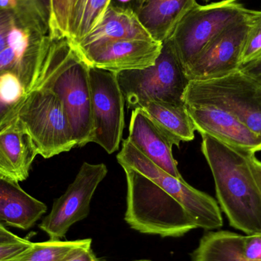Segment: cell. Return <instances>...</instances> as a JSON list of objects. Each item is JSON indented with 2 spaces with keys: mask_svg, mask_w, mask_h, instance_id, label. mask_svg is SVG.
Listing matches in <instances>:
<instances>
[{
  "mask_svg": "<svg viewBox=\"0 0 261 261\" xmlns=\"http://www.w3.org/2000/svg\"><path fill=\"white\" fill-rule=\"evenodd\" d=\"M112 0H76L67 39L73 44L81 42L102 21Z\"/></svg>",
  "mask_w": 261,
  "mask_h": 261,
  "instance_id": "cell-21",
  "label": "cell"
},
{
  "mask_svg": "<svg viewBox=\"0 0 261 261\" xmlns=\"http://www.w3.org/2000/svg\"><path fill=\"white\" fill-rule=\"evenodd\" d=\"M137 261H150V260H137Z\"/></svg>",
  "mask_w": 261,
  "mask_h": 261,
  "instance_id": "cell-36",
  "label": "cell"
},
{
  "mask_svg": "<svg viewBox=\"0 0 261 261\" xmlns=\"http://www.w3.org/2000/svg\"><path fill=\"white\" fill-rule=\"evenodd\" d=\"M239 70L245 74L251 76L261 84V58L242 64Z\"/></svg>",
  "mask_w": 261,
  "mask_h": 261,
  "instance_id": "cell-29",
  "label": "cell"
},
{
  "mask_svg": "<svg viewBox=\"0 0 261 261\" xmlns=\"http://www.w3.org/2000/svg\"><path fill=\"white\" fill-rule=\"evenodd\" d=\"M17 119L37 154L45 159L76 147L62 102L47 89L29 92Z\"/></svg>",
  "mask_w": 261,
  "mask_h": 261,
  "instance_id": "cell-5",
  "label": "cell"
},
{
  "mask_svg": "<svg viewBox=\"0 0 261 261\" xmlns=\"http://www.w3.org/2000/svg\"><path fill=\"white\" fill-rule=\"evenodd\" d=\"M24 239L18 237V236L8 230L3 224L0 223V245L16 243V242H21Z\"/></svg>",
  "mask_w": 261,
  "mask_h": 261,
  "instance_id": "cell-31",
  "label": "cell"
},
{
  "mask_svg": "<svg viewBox=\"0 0 261 261\" xmlns=\"http://www.w3.org/2000/svg\"><path fill=\"white\" fill-rule=\"evenodd\" d=\"M120 1H122V2H128V1H129V0H120Z\"/></svg>",
  "mask_w": 261,
  "mask_h": 261,
  "instance_id": "cell-35",
  "label": "cell"
},
{
  "mask_svg": "<svg viewBox=\"0 0 261 261\" xmlns=\"http://www.w3.org/2000/svg\"><path fill=\"white\" fill-rule=\"evenodd\" d=\"M247 11L240 0L196 4L181 20L168 39L184 68L218 35L244 19Z\"/></svg>",
  "mask_w": 261,
  "mask_h": 261,
  "instance_id": "cell-7",
  "label": "cell"
},
{
  "mask_svg": "<svg viewBox=\"0 0 261 261\" xmlns=\"http://www.w3.org/2000/svg\"><path fill=\"white\" fill-rule=\"evenodd\" d=\"M34 88L47 89L61 99L76 147H84L92 142L90 65L67 38L46 37L40 53Z\"/></svg>",
  "mask_w": 261,
  "mask_h": 261,
  "instance_id": "cell-1",
  "label": "cell"
},
{
  "mask_svg": "<svg viewBox=\"0 0 261 261\" xmlns=\"http://www.w3.org/2000/svg\"><path fill=\"white\" fill-rule=\"evenodd\" d=\"M121 166L127 179L125 221L132 229L162 238H179L197 228L177 199L138 170Z\"/></svg>",
  "mask_w": 261,
  "mask_h": 261,
  "instance_id": "cell-3",
  "label": "cell"
},
{
  "mask_svg": "<svg viewBox=\"0 0 261 261\" xmlns=\"http://www.w3.org/2000/svg\"><path fill=\"white\" fill-rule=\"evenodd\" d=\"M196 4V0H145L135 12L150 37L164 43Z\"/></svg>",
  "mask_w": 261,
  "mask_h": 261,
  "instance_id": "cell-17",
  "label": "cell"
},
{
  "mask_svg": "<svg viewBox=\"0 0 261 261\" xmlns=\"http://www.w3.org/2000/svg\"><path fill=\"white\" fill-rule=\"evenodd\" d=\"M249 31L242 58V64L261 58V10L248 9Z\"/></svg>",
  "mask_w": 261,
  "mask_h": 261,
  "instance_id": "cell-25",
  "label": "cell"
},
{
  "mask_svg": "<svg viewBox=\"0 0 261 261\" xmlns=\"http://www.w3.org/2000/svg\"><path fill=\"white\" fill-rule=\"evenodd\" d=\"M196 130L244 153L261 150V136L231 113L213 107H187Z\"/></svg>",
  "mask_w": 261,
  "mask_h": 261,
  "instance_id": "cell-13",
  "label": "cell"
},
{
  "mask_svg": "<svg viewBox=\"0 0 261 261\" xmlns=\"http://www.w3.org/2000/svg\"><path fill=\"white\" fill-rule=\"evenodd\" d=\"M28 93L29 90L18 73L0 72V130L17 117Z\"/></svg>",
  "mask_w": 261,
  "mask_h": 261,
  "instance_id": "cell-22",
  "label": "cell"
},
{
  "mask_svg": "<svg viewBox=\"0 0 261 261\" xmlns=\"http://www.w3.org/2000/svg\"><path fill=\"white\" fill-rule=\"evenodd\" d=\"M136 1V3H138V5L141 4V3H144L145 0H135Z\"/></svg>",
  "mask_w": 261,
  "mask_h": 261,
  "instance_id": "cell-33",
  "label": "cell"
},
{
  "mask_svg": "<svg viewBox=\"0 0 261 261\" xmlns=\"http://www.w3.org/2000/svg\"><path fill=\"white\" fill-rule=\"evenodd\" d=\"M243 251L249 261H261V234L244 236Z\"/></svg>",
  "mask_w": 261,
  "mask_h": 261,
  "instance_id": "cell-28",
  "label": "cell"
},
{
  "mask_svg": "<svg viewBox=\"0 0 261 261\" xmlns=\"http://www.w3.org/2000/svg\"><path fill=\"white\" fill-rule=\"evenodd\" d=\"M117 161L120 165L125 164L138 170L177 199L190 213L197 228L213 231L223 225L222 212L216 199L160 168L128 138L123 141Z\"/></svg>",
  "mask_w": 261,
  "mask_h": 261,
  "instance_id": "cell-8",
  "label": "cell"
},
{
  "mask_svg": "<svg viewBox=\"0 0 261 261\" xmlns=\"http://www.w3.org/2000/svg\"><path fill=\"white\" fill-rule=\"evenodd\" d=\"M244 236L228 231H210L192 254V261H249L243 251Z\"/></svg>",
  "mask_w": 261,
  "mask_h": 261,
  "instance_id": "cell-20",
  "label": "cell"
},
{
  "mask_svg": "<svg viewBox=\"0 0 261 261\" xmlns=\"http://www.w3.org/2000/svg\"><path fill=\"white\" fill-rule=\"evenodd\" d=\"M121 39H153L130 8L110 5L101 22L81 42L84 47L93 43Z\"/></svg>",
  "mask_w": 261,
  "mask_h": 261,
  "instance_id": "cell-18",
  "label": "cell"
},
{
  "mask_svg": "<svg viewBox=\"0 0 261 261\" xmlns=\"http://www.w3.org/2000/svg\"><path fill=\"white\" fill-rule=\"evenodd\" d=\"M75 47L89 65L118 73L153 66L163 43L153 39H121Z\"/></svg>",
  "mask_w": 261,
  "mask_h": 261,
  "instance_id": "cell-12",
  "label": "cell"
},
{
  "mask_svg": "<svg viewBox=\"0 0 261 261\" xmlns=\"http://www.w3.org/2000/svg\"><path fill=\"white\" fill-rule=\"evenodd\" d=\"M140 109L171 140L173 145L179 147L182 141L194 139L196 128L185 103L150 101Z\"/></svg>",
  "mask_w": 261,
  "mask_h": 261,
  "instance_id": "cell-19",
  "label": "cell"
},
{
  "mask_svg": "<svg viewBox=\"0 0 261 261\" xmlns=\"http://www.w3.org/2000/svg\"><path fill=\"white\" fill-rule=\"evenodd\" d=\"M247 158L251 173L261 193V161L256 158L255 153H247Z\"/></svg>",
  "mask_w": 261,
  "mask_h": 261,
  "instance_id": "cell-30",
  "label": "cell"
},
{
  "mask_svg": "<svg viewBox=\"0 0 261 261\" xmlns=\"http://www.w3.org/2000/svg\"><path fill=\"white\" fill-rule=\"evenodd\" d=\"M93 137L107 153L117 151L125 126V99L118 73L90 66Z\"/></svg>",
  "mask_w": 261,
  "mask_h": 261,
  "instance_id": "cell-9",
  "label": "cell"
},
{
  "mask_svg": "<svg viewBox=\"0 0 261 261\" xmlns=\"http://www.w3.org/2000/svg\"><path fill=\"white\" fill-rule=\"evenodd\" d=\"M128 139L160 168L174 177L184 179L173 158V143L141 109L132 112Z\"/></svg>",
  "mask_w": 261,
  "mask_h": 261,
  "instance_id": "cell-14",
  "label": "cell"
},
{
  "mask_svg": "<svg viewBox=\"0 0 261 261\" xmlns=\"http://www.w3.org/2000/svg\"><path fill=\"white\" fill-rule=\"evenodd\" d=\"M202 135V151L214 178L216 196L230 225L247 236L261 234V193L247 153Z\"/></svg>",
  "mask_w": 261,
  "mask_h": 261,
  "instance_id": "cell-2",
  "label": "cell"
},
{
  "mask_svg": "<svg viewBox=\"0 0 261 261\" xmlns=\"http://www.w3.org/2000/svg\"><path fill=\"white\" fill-rule=\"evenodd\" d=\"M37 155L17 117L0 130V175L15 182L25 180Z\"/></svg>",
  "mask_w": 261,
  "mask_h": 261,
  "instance_id": "cell-15",
  "label": "cell"
},
{
  "mask_svg": "<svg viewBox=\"0 0 261 261\" xmlns=\"http://www.w3.org/2000/svg\"><path fill=\"white\" fill-rule=\"evenodd\" d=\"M47 210L45 204L26 193L18 182L0 175V223L29 230Z\"/></svg>",
  "mask_w": 261,
  "mask_h": 261,
  "instance_id": "cell-16",
  "label": "cell"
},
{
  "mask_svg": "<svg viewBox=\"0 0 261 261\" xmlns=\"http://www.w3.org/2000/svg\"><path fill=\"white\" fill-rule=\"evenodd\" d=\"M46 1L48 2V3H49V0H46Z\"/></svg>",
  "mask_w": 261,
  "mask_h": 261,
  "instance_id": "cell-37",
  "label": "cell"
},
{
  "mask_svg": "<svg viewBox=\"0 0 261 261\" xmlns=\"http://www.w3.org/2000/svg\"><path fill=\"white\" fill-rule=\"evenodd\" d=\"M107 173L104 164H83L73 182L61 197L55 199L51 211L39 224L40 229L50 240L64 239L72 225L89 216L92 198Z\"/></svg>",
  "mask_w": 261,
  "mask_h": 261,
  "instance_id": "cell-10",
  "label": "cell"
},
{
  "mask_svg": "<svg viewBox=\"0 0 261 261\" xmlns=\"http://www.w3.org/2000/svg\"><path fill=\"white\" fill-rule=\"evenodd\" d=\"M67 261H102L96 257L91 248L83 250L81 252L78 253L74 257L70 258Z\"/></svg>",
  "mask_w": 261,
  "mask_h": 261,
  "instance_id": "cell-32",
  "label": "cell"
},
{
  "mask_svg": "<svg viewBox=\"0 0 261 261\" xmlns=\"http://www.w3.org/2000/svg\"><path fill=\"white\" fill-rule=\"evenodd\" d=\"M22 20L42 26L38 19L30 14L0 8V53L8 47V35L12 26Z\"/></svg>",
  "mask_w": 261,
  "mask_h": 261,
  "instance_id": "cell-26",
  "label": "cell"
},
{
  "mask_svg": "<svg viewBox=\"0 0 261 261\" xmlns=\"http://www.w3.org/2000/svg\"><path fill=\"white\" fill-rule=\"evenodd\" d=\"M184 101L187 107L225 110L261 136V84L240 70L216 79L190 81Z\"/></svg>",
  "mask_w": 261,
  "mask_h": 261,
  "instance_id": "cell-4",
  "label": "cell"
},
{
  "mask_svg": "<svg viewBox=\"0 0 261 261\" xmlns=\"http://www.w3.org/2000/svg\"><path fill=\"white\" fill-rule=\"evenodd\" d=\"M202 1L205 2V3H208V2L210 1V0H202Z\"/></svg>",
  "mask_w": 261,
  "mask_h": 261,
  "instance_id": "cell-34",
  "label": "cell"
},
{
  "mask_svg": "<svg viewBox=\"0 0 261 261\" xmlns=\"http://www.w3.org/2000/svg\"><path fill=\"white\" fill-rule=\"evenodd\" d=\"M91 244L90 239L33 242L18 261H67L83 250L91 248Z\"/></svg>",
  "mask_w": 261,
  "mask_h": 261,
  "instance_id": "cell-23",
  "label": "cell"
},
{
  "mask_svg": "<svg viewBox=\"0 0 261 261\" xmlns=\"http://www.w3.org/2000/svg\"><path fill=\"white\" fill-rule=\"evenodd\" d=\"M248 31L249 22L246 14L244 19L229 26L208 43L184 68L188 81L216 79L239 70Z\"/></svg>",
  "mask_w": 261,
  "mask_h": 261,
  "instance_id": "cell-11",
  "label": "cell"
},
{
  "mask_svg": "<svg viewBox=\"0 0 261 261\" xmlns=\"http://www.w3.org/2000/svg\"><path fill=\"white\" fill-rule=\"evenodd\" d=\"M33 242L24 239L16 243L0 245V261H18L32 246Z\"/></svg>",
  "mask_w": 261,
  "mask_h": 261,
  "instance_id": "cell-27",
  "label": "cell"
},
{
  "mask_svg": "<svg viewBox=\"0 0 261 261\" xmlns=\"http://www.w3.org/2000/svg\"><path fill=\"white\" fill-rule=\"evenodd\" d=\"M75 2L76 0H49V38H67Z\"/></svg>",
  "mask_w": 261,
  "mask_h": 261,
  "instance_id": "cell-24",
  "label": "cell"
},
{
  "mask_svg": "<svg viewBox=\"0 0 261 261\" xmlns=\"http://www.w3.org/2000/svg\"><path fill=\"white\" fill-rule=\"evenodd\" d=\"M118 81L128 108H141L150 101L185 103L184 95L190 81L170 41L163 43L153 66L118 73Z\"/></svg>",
  "mask_w": 261,
  "mask_h": 261,
  "instance_id": "cell-6",
  "label": "cell"
}]
</instances>
